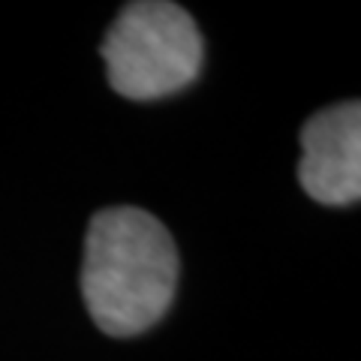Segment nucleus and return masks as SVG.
Returning <instances> with one entry per match:
<instances>
[{"instance_id": "1", "label": "nucleus", "mask_w": 361, "mask_h": 361, "mask_svg": "<svg viewBox=\"0 0 361 361\" xmlns=\"http://www.w3.org/2000/svg\"><path fill=\"white\" fill-rule=\"evenodd\" d=\"M178 250L169 229L142 208H106L90 220L82 295L97 329L133 337L163 319L178 289Z\"/></svg>"}, {"instance_id": "2", "label": "nucleus", "mask_w": 361, "mask_h": 361, "mask_svg": "<svg viewBox=\"0 0 361 361\" xmlns=\"http://www.w3.org/2000/svg\"><path fill=\"white\" fill-rule=\"evenodd\" d=\"M202 58L205 45L196 21L166 0L123 6L103 39L109 85L127 99H160L187 87Z\"/></svg>"}, {"instance_id": "3", "label": "nucleus", "mask_w": 361, "mask_h": 361, "mask_svg": "<svg viewBox=\"0 0 361 361\" xmlns=\"http://www.w3.org/2000/svg\"><path fill=\"white\" fill-rule=\"evenodd\" d=\"M298 178L322 205H353L361 196V106L322 109L301 130Z\"/></svg>"}]
</instances>
